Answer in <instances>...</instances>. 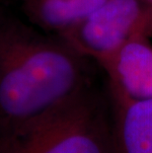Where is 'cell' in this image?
I'll return each instance as SVG.
<instances>
[{"label":"cell","mask_w":152,"mask_h":153,"mask_svg":"<svg viewBox=\"0 0 152 153\" xmlns=\"http://www.w3.org/2000/svg\"><path fill=\"white\" fill-rule=\"evenodd\" d=\"M151 1H152V0H151Z\"/></svg>","instance_id":"52a82bcc"},{"label":"cell","mask_w":152,"mask_h":153,"mask_svg":"<svg viewBox=\"0 0 152 153\" xmlns=\"http://www.w3.org/2000/svg\"><path fill=\"white\" fill-rule=\"evenodd\" d=\"M0 7V141L91 87V62Z\"/></svg>","instance_id":"6da1fadb"},{"label":"cell","mask_w":152,"mask_h":153,"mask_svg":"<svg viewBox=\"0 0 152 153\" xmlns=\"http://www.w3.org/2000/svg\"><path fill=\"white\" fill-rule=\"evenodd\" d=\"M59 37L100 64L128 42L152 37V1L107 0Z\"/></svg>","instance_id":"3957f363"},{"label":"cell","mask_w":152,"mask_h":153,"mask_svg":"<svg viewBox=\"0 0 152 153\" xmlns=\"http://www.w3.org/2000/svg\"><path fill=\"white\" fill-rule=\"evenodd\" d=\"M113 104L114 153H152V98Z\"/></svg>","instance_id":"5b68a950"},{"label":"cell","mask_w":152,"mask_h":153,"mask_svg":"<svg viewBox=\"0 0 152 153\" xmlns=\"http://www.w3.org/2000/svg\"><path fill=\"white\" fill-rule=\"evenodd\" d=\"M99 65L108 76L113 102L152 98V45L149 39L128 42Z\"/></svg>","instance_id":"277c9868"},{"label":"cell","mask_w":152,"mask_h":153,"mask_svg":"<svg viewBox=\"0 0 152 153\" xmlns=\"http://www.w3.org/2000/svg\"><path fill=\"white\" fill-rule=\"evenodd\" d=\"M0 153H114L105 104L92 86L0 141Z\"/></svg>","instance_id":"7a4b0ae2"},{"label":"cell","mask_w":152,"mask_h":153,"mask_svg":"<svg viewBox=\"0 0 152 153\" xmlns=\"http://www.w3.org/2000/svg\"><path fill=\"white\" fill-rule=\"evenodd\" d=\"M107 0H22L28 21L41 31L60 35Z\"/></svg>","instance_id":"8992f818"}]
</instances>
